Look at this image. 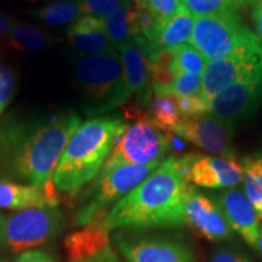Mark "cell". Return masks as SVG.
<instances>
[{
	"instance_id": "obj_24",
	"label": "cell",
	"mask_w": 262,
	"mask_h": 262,
	"mask_svg": "<svg viewBox=\"0 0 262 262\" xmlns=\"http://www.w3.org/2000/svg\"><path fill=\"white\" fill-rule=\"evenodd\" d=\"M130 6L131 0L108 15L106 18H103L104 31H106L108 40L116 50H119L124 45L134 41L129 18Z\"/></svg>"
},
{
	"instance_id": "obj_37",
	"label": "cell",
	"mask_w": 262,
	"mask_h": 262,
	"mask_svg": "<svg viewBox=\"0 0 262 262\" xmlns=\"http://www.w3.org/2000/svg\"><path fill=\"white\" fill-rule=\"evenodd\" d=\"M253 19L257 32V37L260 38L262 42V0H257L256 2V5H255L253 11Z\"/></svg>"
},
{
	"instance_id": "obj_10",
	"label": "cell",
	"mask_w": 262,
	"mask_h": 262,
	"mask_svg": "<svg viewBox=\"0 0 262 262\" xmlns=\"http://www.w3.org/2000/svg\"><path fill=\"white\" fill-rule=\"evenodd\" d=\"M170 133L176 134L186 142H191L210 155L235 158L232 123L210 113L181 120Z\"/></svg>"
},
{
	"instance_id": "obj_26",
	"label": "cell",
	"mask_w": 262,
	"mask_h": 262,
	"mask_svg": "<svg viewBox=\"0 0 262 262\" xmlns=\"http://www.w3.org/2000/svg\"><path fill=\"white\" fill-rule=\"evenodd\" d=\"M182 5L194 18L238 11L235 0H182Z\"/></svg>"
},
{
	"instance_id": "obj_32",
	"label": "cell",
	"mask_w": 262,
	"mask_h": 262,
	"mask_svg": "<svg viewBox=\"0 0 262 262\" xmlns=\"http://www.w3.org/2000/svg\"><path fill=\"white\" fill-rule=\"evenodd\" d=\"M244 187L245 194L262 220V187L249 175L244 176Z\"/></svg>"
},
{
	"instance_id": "obj_13",
	"label": "cell",
	"mask_w": 262,
	"mask_h": 262,
	"mask_svg": "<svg viewBox=\"0 0 262 262\" xmlns=\"http://www.w3.org/2000/svg\"><path fill=\"white\" fill-rule=\"evenodd\" d=\"M116 242L127 262H195L191 249L179 242L126 238L123 234H118Z\"/></svg>"
},
{
	"instance_id": "obj_23",
	"label": "cell",
	"mask_w": 262,
	"mask_h": 262,
	"mask_svg": "<svg viewBox=\"0 0 262 262\" xmlns=\"http://www.w3.org/2000/svg\"><path fill=\"white\" fill-rule=\"evenodd\" d=\"M8 41L10 47L15 50L33 52L41 50L50 44V37L33 26L24 22H14V26L8 34Z\"/></svg>"
},
{
	"instance_id": "obj_4",
	"label": "cell",
	"mask_w": 262,
	"mask_h": 262,
	"mask_svg": "<svg viewBox=\"0 0 262 262\" xmlns=\"http://www.w3.org/2000/svg\"><path fill=\"white\" fill-rule=\"evenodd\" d=\"M74 80L81 107L89 117L112 112L129 100L123 62L117 51L80 56L74 66Z\"/></svg>"
},
{
	"instance_id": "obj_36",
	"label": "cell",
	"mask_w": 262,
	"mask_h": 262,
	"mask_svg": "<svg viewBox=\"0 0 262 262\" xmlns=\"http://www.w3.org/2000/svg\"><path fill=\"white\" fill-rule=\"evenodd\" d=\"M15 262H54V260H52L51 256L42 253V251L29 250L19 255Z\"/></svg>"
},
{
	"instance_id": "obj_11",
	"label": "cell",
	"mask_w": 262,
	"mask_h": 262,
	"mask_svg": "<svg viewBox=\"0 0 262 262\" xmlns=\"http://www.w3.org/2000/svg\"><path fill=\"white\" fill-rule=\"evenodd\" d=\"M185 224L194 233L210 242L231 237V227L219 204L196 192L191 185L185 194Z\"/></svg>"
},
{
	"instance_id": "obj_34",
	"label": "cell",
	"mask_w": 262,
	"mask_h": 262,
	"mask_svg": "<svg viewBox=\"0 0 262 262\" xmlns=\"http://www.w3.org/2000/svg\"><path fill=\"white\" fill-rule=\"evenodd\" d=\"M78 262H119L114 254V251L111 249L110 245L101 249L96 254L91 255L90 257L85 258V260L78 261Z\"/></svg>"
},
{
	"instance_id": "obj_3",
	"label": "cell",
	"mask_w": 262,
	"mask_h": 262,
	"mask_svg": "<svg viewBox=\"0 0 262 262\" xmlns=\"http://www.w3.org/2000/svg\"><path fill=\"white\" fill-rule=\"evenodd\" d=\"M127 122L120 117H94L80 124L68 141L52 183L56 192L75 194L96 178Z\"/></svg>"
},
{
	"instance_id": "obj_14",
	"label": "cell",
	"mask_w": 262,
	"mask_h": 262,
	"mask_svg": "<svg viewBox=\"0 0 262 262\" xmlns=\"http://www.w3.org/2000/svg\"><path fill=\"white\" fill-rule=\"evenodd\" d=\"M244 179L243 164L237 158L209 157L192 153L188 182L205 188H228Z\"/></svg>"
},
{
	"instance_id": "obj_21",
	"label": "cell",
	"mask_w": 262,
	"mask_h": 262,
	"mask_svg": "<svg viewBox=\"0 0 262 262\" xmlns=\"http://www.w3.org/2000/svg\"><path fill=\"white\" fill-rule=\"evenodd\" d=\"M146 113L149 122L164 133L172 131L173 127L182 120L176 103V96L172 95H163V96L153 95Z\"/></svg>"
},
{
	"instance_id": "obj_20",
	"label": "cell",
	"mask_w": 262,
	"mask_h": 262,
	"mask_svg": "<svg viewBox=\"0 0 262 262\" xmlns=\"http://www.w3.org/2000/svg\"><path fill=\"white\" fill-rule=\"evenodd\" d=\"M193 24L194 17L182 5L178 14L164 26L155 42L149 44L147 41H140L137 45L155 49H175L181 47L191 39Z\"/></svg>"
},
{
	"instance_id": "obj_35",
	"label": "cell",
	"mask_w": 262,
	"mask_h": 262,
	"mask_svg": "<svg viewBox=\"0 0 262 262\" xmlns=\"http://www.w3.org/2000/svg\"><path fill=\"white\" fill-rule=\"evenodd\" d=\"M211 262H250V260L245 255L234 251L221 250L212 256Z\"/></svg>"
},
{
	"instance_id": "obj_5",
	"label": "cell",
	"mask_w": 262,
	"mask_h": 262,
	"mask_svg": "<svg viewBox=\"0 0 262 262\" xmlns=\"http://www.w3.org/2000/svg\"><path fill=\"white\" fill-rule=\"evenodd\" d=\"M189 44L209 62L262 50L260 38L244 26L237 12L195 17Z\"/></svg>"
},
{
	"instance_id": "obj_15",
	"label": "cell",
	"mask_w": 262,
	"mask_h": 262,
	"mask_svg": "<svg viewBox=\"0 0 262 262\" xmlns=\"http://www.w3.org/2000/svg\"><path fill=\"white\" fill-rule=\"evenodd\" d=\"M219 206L227 219L229 227L241 234L245 243L256 248L261 219L247 194L239 189H228L219 196Z\"/></svg>"
},
{
	"instance_id": "obj_17",
	"label": "cell",
	"mask_w": 262,
	"mask_h": 262,
	"mask_svg": "<svg viewBox=\"0 0 262 262\" xmlns=\"http://www.w3.org/2000/svg\"><path fill=\"white\" fill-rule=\"evenodd\" d=\"M70 44L83 56L104 55L116 51L104 31L103 19L93 16H80L67 31Z\"/></svg>"
},
{
	"instance_id": "obj_25",
	"label": "cell",
	"mask_w": 262,
	"mask_h": 262,
	"mask_svg": "<svg viewBox=\"0 0 262 262\" xmlns=\"http://www.w3.org/2000/svg\"><path fill=\"white\" fill-rule=\"evenodd\" d=\"M204 56L191 44H183L175 48L173 72L176 75L182 73L203 74L206 67Z\"/></svg>"
},
{
	"instance_id": "obj_33",
	"label": "cell",
	"mask_w": 262,
	"mask_h": 262,
	"mask_svg": "<svg viewBox=\"0 0 262 262\" xmlns=\"http://www.w3.org/2000/svg\"><path fill=\"white\" fill-rule=\"evenodd\" d=\"M245 175H249L262 187V155L249 156L243 159Z\"/></svg>"
},
{
	"instance_id": "obj_22",
	"label": "cell",
	"mask_w": 262,
	"mask_h": 262,
	"mask_svg": "<svg viewBox=\"0 0 262 262\" xmlns=\"http://www.w3.org/2000/svg\"><path fill=\"white\" fill-rule=\"evenodd\" d=\"M32 17L48 26L73 24L81 16L78 0H60L31 12Z\"/></svg>"
},
{
	"instance_id": "obj_29",
	"label": "cell",
	"mask_w": 262,
	"mask_h": 262,
	"mask_svg": "<svg viewBox=\"0 0 262 262\" xmlns=\"http://www.w3.org/2000/svg\"><path fill=\"white\" fill-rule=\"evenodd\" d=\"M171 93L173 96H193L202 93V74L182 73L176 75Z\"/></svg>"
},
{
	"instance_id": "obj_2",
	"label": "cell",
	"mask_w": 262,
	"mask_h": 262,
	"mask_svg": "<svg viewBox=\"0 0 262 262\" xmlns=\"http://www.w3.org/2000/svg\"><path fill=\"white\" fill-rule=\"evenodd\" d=\"M189 186L180 171L178 158L169 157L158 168L97 219L108 232L118 228L142 229L185 225V194ZM94 222V221H93Z\"/></svg>"
},
{
	"instance_id": "obj_18",
	"label": "cell",
	"mask_w": 262,
	"mask_h": 262,
	"mask_svg": "<svg viewBox=\"0 0 262 262\" xmlns=\"http://www.w3.org/2000/svg\"><path fill=\"white\" fill-rule=\"evenodd\" d=\"M58 198L55 188L21 185L0 180V208L26 210L32 208L57 206Z\"/></svg>"
},
{
	"instance_id": "obj_6",
	"label": "cell",
	"mask_w": 262,
	"mask_h": 262,
	"mask_svg": "<svg viewBox=\"0 0 262 262\" xmlns=\"http://www.w3.org/2000/svg\"><path fill=\"white\" fill-rule=\"evenodd\" d=\"M160 163L146 165H123L104 173H98L94 185L84 193L80 208L78 209L74 222L78 226H88L96 219L106 215L107 206L125 196L152 171Z\"/></svg>"
},
{
	"instance_id": "obj_31",
	"label": "cell",
	"mask_w": 262,
	"mask_h": 262,
	"mask_svg": "<svg viewBox=\"0 0 262 262\" xmlns=\"http://www.w3.org/2000/svg\"><path fill=\"white\" fill-rule=\"evenodd\" d=\"M156 17L165 26L181 9L180 0H142Z\"/></svg>"
},
{
	"instance_id": "obj_38",
	"label": "cell",
	"mask_w": 262,
	"mask_h": 262,
	"mask_svg": "<svg viewBox=\"0 0 262 262\" xmlns=\"http://www.w3.org/2000/svg\"><path fill=\"white\" fill-rule=\"evenodd\" d=\"M14 18L9 17V16L0 12V38L8 37L12 26H14Z\"/></svg>"
},
{
	"instance_id": "obj_27",
	"label": "cell",
	"mask_w": 262,
	"mask_h": 262,
	"mask_svg": "<svg viewBox=\"0 0 262 262\" xmlns=\"http://www.w3.org/2000/svg\"><path fill=\"white\" fill-rule=\"evenodd\" d=\"M78 2H79L81 16H93L103 19L130 0H78Z\"/></svg>"
},
{
	"instance_id": "obj_28",
	"label": "cell",
	"mask_w": 262,
	"mask_h": 262,
	"mask_svg": "<svg viewBox=\"0 0 262 262\" xmlns=\"http://www.w3.org/2000/svg\"><path fill=\"white\" fill-rule=\"evenodd\" d=\"M176 103L182 120L193 119L209 113V103L202 94L193 96H176Z\"/></svg>"
},
{
	"instance_id": "obj_40",
	"label": "cell",
	"mask_w": 262,
	"mask_h": 262,
	"mask_svg": "<svg viewBox=\"0 0 262 262\" xmlns=\"http://www.w3.org/2000/svg\"><path fill=\"white\" fill-rule=\"evenodd\" d=\"M3 220H4V216H3L2 214H0V225H2V222H3Z\"/></svg>"
},
{
	"instance_id": "obj_7",
	"label": "cell",
	"mask_w": 262,
	"mask_h": 262,
	"mask_svg": "<svg viewBox=\"0 0 262 262\" xmlns=\"http://www.w3.org/2000/svg\"><path fill=\"white\" fill-rule=\"evenodd\" d=\"M170 148L168 133H164L149 122L145 116L134 120L118 139L102 169L98 173H104L123 165H146L150 163H162Z\"/></svg>"
},
{
	"instance_id": "obj_16",
	"label": "cell",
	"mask_w": 262,
	"mask_h": 262,
	"mask_svg": "<svg viewBox=\"0 0 262 262\" xmlns=\"http://www.w3.org/2000/svg\"><path fill=\"white\" fill-rule=\"evenodd\" d=\"M123 62L127 98L134 97V106L147 110L153 97L147 57L135 41L124 45L119 50Z\"/></svg>"
},
{
	"instance_id": "obj_41",
	"label": "cell",
	"mask_w": 262,
	"mask_h": 262,
	"mask_svg": "<svg viewBox=\"0 0 262 262\" xmlns=\"http://www.w3.org/2000/svg\"><path fill=\"white\" fill-rule=\"evenodd\" d=\"M180 2H181V4H182V0H180Z\"/></svg>"
},
{
	"instance_id": "obj_9",
	"label": "cell",
	"mask_w": 262,
	"mask_h": 262,
	"mask_svg": "<svg viewBox=\"0 0 262 262\" xmlns=\"http://www.w3.org/2000/svg\"><path fill=\"white\" fill-rule=\"evenodd\" d=\"M256 79H262V50L209 62L202 75L201 94L209 103L229 85Z\"/></svg>"
},
{
	"instance_id": "obj_39",
	"label": "cell",
	"mask_w": 262,
	"mask_h": 262,
	"mask_svg": "<svg viewBox=\"0 0 262 262\" xmlns=\"http://www.w3.org/2000/svg\"><path fill=\"white\" fill-rule=\"evenodd\" d=\"M256 248H257L258 250H260L261 253H262V228H261V231H260V237H258V241H257V245H256Z\"/></svg>"
},
{
	"instance_id": "obj_12",
	"label": "cell",
	"mask_w": 262,
	"mask_h": 262,
	"mask_svg": "<svg viewBox=\"0 0 262 262\" xmlns=\"http://www.w3.org/2000/svg\"><path fill=\"white\" fill-rule=\"evenodd\" d=\"M262 101V79L229 85L209 101V113L233 123L250 117Z\"/></svg>"
},
{
	"instance_id": "obj_1",
	"label": "cell",
	"mask_w": 262,
	"mask_h": 262,
	"mask_svg": "<svg viewBox=\"0 0 262 262\" xmlns=\"http://www.w3.org/2000/svg\"><path fill=\"white\" fill-rule=\"evenodd\" d=\"M80 124L79 114L71 110L49 116L8 114L0 120V175L55 188V170Z\"/></svg>"
},
{
	"instance_id": "obj_30",
	"label": "cell",
	"mask_w": 262,
	"mask_h": 262,
	"mask_svg": "<svg viewBox=\"0 0 262 262\" xmlns=\"http://www.w3.org/2000/svg\"><path fill=\"white\" fill-rule=\"evenodd\" d=\"M16 89V77L8 66L0 64V116L11 102Z\"/></svg>"
},
{
	"instance_id": "obj_8",
	"label": "cell",
	"mask_w": 262,
	"mask_h": 262,
	"mask_svg": "<svg viewBox=\"0 0 262 262\" xmlns=\"http://www.w3.org/2000/svg\"><path fill=\"white\" fill-rule=\"evenodd\" d=\"M62 225L63 215L57 206L26 209L4 217L0 241L14 253H26L54 238Z\"/></svg>"
},
{
	"instance_id": "obj_19",
	"label": "cell",
	"mask_w": 262,
	"mask_h": 262,
	"mask_svg": "<svg viewBox=\"0 0 262 262\" xmlns=\"http://www.w3.org/2000/svg\"><path fill=\"white\" fill-rule=\"evenodd\" d=\"M108 231L94 221L85 226L84 229L75 232L66 239V248L70 255L71 262H78L90 257L101 249L107 247Z\"/></svg>"
}]
</instances>
